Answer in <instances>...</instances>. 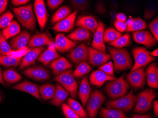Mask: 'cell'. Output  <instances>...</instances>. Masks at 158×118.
Wrapping results in <instances>:
<instances>
[{"label": "cell", "instance_id": "cell-1", "mask_svg": "<svg viewBox=\"0 0 158 118\" xmlns=\"http://www.w3.org/2000/svg\"><path fill=\"white\" fill-rule=\"evenodd\" d=\"M109 53L114 61V66L116 71H121L130 69L132 61L130 54L125 49L110 47Z\"/></svg>", "mask_w": 158, "mask_h": 118}, {"label": "cell", "instance_id": "cell-2", "mask_svg": "<svg viewBox=\"0 0 158 118\" xmlns=\"http://www.w3.org/2000/svg\"><path fill=\"white\" fill-rule=\"evenodd\" d=\"M129 85L125 80L124 75L114 80L109 81L106 85V90L107 95L112 100H116L127 95Z\"/></svg>", "mask_w": 158, "mask_h": 118}, {"label": "cell", "instance_id": "cell-3", "mask_svg": "<svg viewBox=\"0 0 158 118\" xmlns=\"http://www.w3.org/2000/svg\"><path fill=\"white\" fill-rule=\"evenodd\" d=\"M20 23L28 30L33 31L36 25L35 17L31 4L12 9Z\"/></svg>", "mask_w": 158, "mask_h": 118}, {"label": "cell", "instance_id": "cell-4", "mask_svg": "<svg viewBox=\"0 0 158 118\" xmlns=\"http://www.w3.org/2000/svg\"><path fill=\"white\" fill-rule=\"evenodd\" d=\"M54 80L70 93L72 97L76 98L78 85L73 76L72 70L69 69L63 72L58 76H56Z\"/></svg>", "mask_w": 158, "mask_h": 118}, {"label": "cell", "instance_id": "cell-5", "mask_svg": "<svg viewBox=\"0 0 158 118\" xmlns=\"http://www.w3.org/2000/svg\"><path fill=\"white\" fill-rule=\"evenodd\" d=\"M156 97V92L152 88L146 89L139 93L136 98L135 112L138 113L147 112L151 107L152 101Z\"/></svg>", "mask_w": 158, "mask_h": 118}, {"label": "cell", "instance_id": "cell-6", "mask_svg": "<svg viewBox=\"0 0 158 118\" xmlns=\"http://www.w3.org/2000/svg\"><path fill=\"white\" fill-rule=\"evenodd\" d=\"M136 102V97L131 90L128 94L123 97L108 101L106 103L107 109H116L124 111L126 112H130L134 107Z\"/></svg>", "mask_w": 158, "mask_h": 118}, {"label": "cell", "instance_id": "cell-7", "mask_svg": "<svg viewBox=\"0 0 158 118\" xmlns=\"http://www.w3.org/2000/svg\"><path fill=\"white\" fill-rule=\"evenodd\" d=\"M135 64L131 71L139 68L145 67L146 65L155 61V59L150 55V53L143 47H136L132 50Z\"/></svg>", "mask_w": 158, "mask_h": 118}, {"label": "cell", "instance_id": "cell-8", "mask_svg": "<svg viewBox=\"0 0 158 118\" xmlns=\"http://www.w3.org/2000/svg\"><path fill=\"white\" fill-rule=\"evenodd\" d=\"M105 100L104 95L99 90L92 92L86 108L89 118H96L99 108Z\"/></svg>", "mask_w": 158, "mask_h": 118}, {"label": "cell", "instance_id": "cell-9", "mask_svg": "<svg viewBox=\"0 0 158 118\" xmlns=\"http://www.w3.org/2000/svg\"><path fill=\"white\" fill-rule=\"evenodd\" d=\"M145 71L143 68H139L131 71L127 76L128 83L135 89L143 87L145 86Z\"/></svg>", "mask_w": 158, "mask_h": 118}, {"label": "cell", "instance_id": "cell-10", "mask_svg": "<svg viewBox=\"0 0 158 118\" xmlns=\"http://www.w3.org/2000/svg\"><path fill=\"white\" fill-rule=\"evenodd\" d=\"M89 62L93 67L102 66L110 60V54L103 53L91 47H88Z\"/></svg>", "mask_w": 158, "mask_h": 118}, {"label": "cell", "instance_id": "cell-11", "mask_svg": "<svg viewBox=\"0 0 158 118\" xmlns=\"http://www.w3.org/2000/svg\"><path fill=\"white\" fill-rule=\"evenodd\" d=\"M68 56L75 63L86 62L89 59L88 47L85 44H81L71 50Z\"/></svg>", "mask_w": 158, "mask_h": 118}, {"label": "cell", "instance_id": "cell-12", "mask_svg": "<svg viewBox=\"0 0 158 118\" xmlns=\"http://www.w3.org/2000/svg\"><path fill=\"white\" fill-rule=\"evenodd\" d=\"M23 73L28 78L37 81H44L50 78L48 71L42 66L30 67L25 70Z\"/></svg>", "mask_w": 158, "mask_h": 118}, {"label": "cell", "instance_id": "cell-13", "mask_svg": "<svg viewBox=\"0 0 158 118\" xmlns=\"http://www.w3.org/2000/svg\"><path fill=\"white\" fill-rule=\"evenodd\" d=\"M133 36L136 42L144 45L148 48L153 47L157 43L156 39L149 31L134 32L133 33Z\"/></svg>", "mask_w": 158, "mask_h": 118}, {"label": "cell", "instance_id": "cell-14", "mask_svg": "<svg viewBox=\"0 0 158 118\" xmlns=\"http://www.w3.org/2000/svg\"><path fill=\"white\" fill-rule=\"evenodd\" d=\"M104 25L102 22L99 21L98 23L97 29L94 35L93 41L91 44V48L102 51L103 53H106V47L104 41Z\"/></svg>", "mask_w": 158, "mask_h": 118}, {"label": "cell", "instance_id": "cell-15", "mask_svg": "<svg viewBox=\"0 0 158 118\" xmlns=\"http://www.w3.org/2000/svg\"><path fill=\"white\" fill-rule=\"evenodd\" d=\"M34 10L41 31H43L45 28L48 18V11L46 9L44 1H35Z\"/></svg>", "mask_w": 158, "mask_h": 118}, {"label": "cell", "instance_id": "cell-16", "mask_svg": "<svg viewBox=\"0 0 158 118\" xmlns=\"http://www.w3.org/2000/svg\"><path fill=\"white\" fill-rule=\"evenodd\" d=\"M55 43L56 49L61 53L68 52L76 46L74 42L62 33L57 35L55 39Z\"/></svg>", "mask_w": 158, "mask_h": 118}, {"label": "cell", "instance_id": "cell-17", "mask_svg": "<svg viewBox=\"0 0 158 118\" xmlns=\"http://www.w3.org/2000/svg\"><path fill=\"white\" fill-rule=\"evenodd\" d=\"M45 47H43L32 48L30 51L24 56L23 61L20 63L19 70H23L30 66L35 64V61L38 59L41 53L43 51Z\"/></svg>", "mask_w": 158, "mask_h": 118}, {"label": "cell", "instance_id": "cell-18", "mask_svg": "<svg viewBox=\"0 0 158 118\" xmlns=\"http://www.w3.org/2000/svg\"><path fill=\"white\" fill-rule=\"evenodd\" d=\"M77 10L71 13L69 16L57 23L53 27L54 31L56 32H69L73 28L77 16Z\"/></svg>", "mask_w": 158, "mask_h": 118}, {"label": "cell", "instance_id": "cell-19", "mask_svg": "<svg viewBox=\"0 0 158 118\" xmlns=\"http://www.w3.org/2000/svg\"><path fill=\"white\" fill-rule=\"evenodd\" d=\"M48 48L43 51L40 55L38 60L40 63L46 66L54 60L59 58L60 55L56 51L55 43L54 41L49 45Z\"/></svg>", "mask_w": 158, "mask_h": 118}, {"label": "cell", "instance_id": "cell-20", "mask_svg": "<svg viewBox=\"0 0 158 118\" xmlns=\"http://www.w3.org/2000/svg\"><path fill=\"white\" fill-rule=\"evenodd\" d=\"M75 25L83 27L94 34L98 26L96 18L92 16H82L78 18Z\"/></svg>", "mask_w": 158, "mask_h": 118}, {"label": "cell", "instance_id": "cell-21", "mask_svg": "<svg viewBox=\"0 0 158 118\" xmlns=\"http://www.w3.org/2000/svg\"><path fill=\"white\" fill-rule=\"evenodd\" d=\"M72 67V64L64 57L54 60L49 65V67L52 70L56 76H58L61 73L71 69Z\"/></svg>", "mask_w": 158, "mask_h": 118}, {"label": "cell", "instance_id": "cell-22", "mask_svg": "<svg viewBox=\"0 0 158 118\" xmlns=\"http://www.w3.org/2000/svg\"><path fill=\"white\" fill-rule=\"evenodd\" d=\"M116 79V77L107 75L99 70L92 72L89 76V81L91 84L98 87H102L106 81L114 80Z\"/></svg>", "mask_w": 158, "mask_h": 118}, {"label": "cell", "instance_id": "cell-23", "mask_svg": "<svg viewBox=\"0 0 158 118\" xmlns=\"http://www.w3.org/2000/svg\"><path fill=\"white\" fill-rule=\"evenodd\" d=\"M31 36L29 32L24 31L11 40L10 41L11 48L14 50H17L25 47L30 42Z\"/></svg>", "mask_w": 158, "mask_h": 118}, {"label": "cell", "instance_id": "cell-24", "mask_svg": "<svg viewBox=\"0 0 158 118\" xmlns=\"http://www.w3.org/2000/svg\"><path fill=\"white\" fill-rule=\"evenodd\" d=\"M12 88L26 92L39 100H40V96L39 94V87L37 84L25 80L14 86Z\"/></svg>", "mask_w": 158, "mask_h": 118}, {"label": "cell", "instance_id": "cell-25", "mask_svg": "<svg viewBox=\"0 0 158 118\" xmlns=\"http://www.w3.org/2000/svg\"><path fill=\"white\" fill-rule=\"evenodd\" d=\"M146 81L147 85L153 88L158 87V68L156 63H152L146 70Z\"/></svg>", "mask_w": 158, "mask_h": 118}, {"label": "cell", "instance_id": "cell-26", "mask_svg": "<svg viewBox=\"0 0 158 118\" xmlns=\"http://www.w3.org/2000/svg\"><path fill=\"white\" fill-rule=\"evenodd\" d=\"M91 87L87 77L85 76L81 80L79 87V96L81 100L83 107H85L86 103L91 95Z\"/></svg>", "mask_w": 158, "mask_h": 118}, {"label": "cell", "instance_id": "cell-27", "mask_svg": "<svg viewBox=\"0 0 158 118\" xmlns=\"http://www.w3.org/2000/svg\"><path fill=\"white\" fill-rule=\"evenodd\" d=\"M53 42V41L47 34L42 33H38L31 38L28 43V47L35 48L49 46Z\"/></svg>", "mask_w": 158, "mask_h": 118}, {"label": "cell", "instance_id": "cell-28", "mask_svg": "<svg viewBox=\"0 0 158 118\" xmlns=\"http://www.w3.org/2000/svg\"><path fill=\"white\" fill-rule=\"evenodd\" d=\"M69 95V93L59 83L56 86V91L52 101L50 102V104L56 106H60L65 101Z\"/></svg>", "mask_w": 158, "mask_h": 118}, {"label": "cell", "instance_id": "cell-29", "mask_svg": "<svg viewBox=\"0 0 158 118\" xmlns=\"http://www.w3.org/2000/svg\"><path fill=\"white\" fill-rule=\"evenodd\" d=\"M56 86L53 84H47L42 85L39 87L40 96L43 100L53 99L56 91Z\"/></svg>", "mask_w": 158, "mask_h": 118}, {"label": "cell", "instance_id": "cell-30", "mask_svg": "<svg viewBox=\"0 0 158 118\" xmlns=\"http://www.w3.org/2000/svg\"><path fill=\"white\" fill-rule=\"evenodd\" d=\"M20 32V27L17 22L12 20L7 27L2 30V35L5 39H8L13 36H16Z\"/></svg>", "mask_w": 158, "mask_h": 118}, {"label": "cell", "instance_id": "cell-31", "mask_svg": "<svg viewBox=\"0 0 158 118\" xmlns=\"http://www.w3.org/2000/svg\"><path fill=\"white\" fill-rule=\"evenodd\" d=\"M2 78L5 81L10 84L17 83L22 79L21 75L13 68L5 70L2 73Z\"/></svg>", "mask_w": 158, "mask_h": 118}, {"label": "cell", "instance_id": "cell-32", "mask_svg": "<svg viewBox=\"0 0 158 118\" xmlns=\"http://www.w3.org/2000/svg\"><path fill=\"white\" fill-rule=\"evenodd\" d=\"M90 32L83 27H79L68 35V38L76 41H84L90 38Z\"/></svg>", "mask_w": 158, "mask_h": 118}, {"label": "cell", "instance_id": "cell-33", "mask_svg": "<svg viewBox=\"0 0 158 118\" xmlns=\"http://www.w3.org/2000/svg\"><path fill=\"white\" fill-rule=\"evenodd\" d=\"M100 114L103 118H128L123 111L118 109L102 108Z\"/></svg>", "mask_w": 158, "mask_h": 118}, {"label": "cell", "instance_id": "cell-34", "mask_svg": "<svg viewBox=\"0 0 158 118\" xmlns=\"http://www.w3.org/2000/svg\"><path fill=\"white\" fill-rule=\"evenodd\" d=\"M67 103V105L73 110L80 118H88V114L83 109V107L79 102L72 98H69Z\"/></svg>", "mask_w": 158, "mask_h": 118}, {"label": "cell", "instance_id": "cell-35", "mask_svg": "<svg viewBox=\"0 0 158 118\" xmlns=\"http://www.w3.org/2000/svg\"><path fill=\"white\" fill-rule=\"evenodd\" d=\"M71 10L68 6H62L57 10L52 18V22L58 23L69 16L71 14Z\"/></svg>", "mask_w": 158, "mask_h": 118}, {"label": "cell", "instance_id": "cell-36", "mask_svg": "<svg viewBox=\"0 0 158 118\" xmlns=\"http://www.w3.org/2000/svg\"><path fill=\"white\" fill-rule=\"evenodd\" d=\"M23 60V58H16L10 56L0 55V64L5 67H17Z\"/></svg>", "mask_w": 158, "mask_h": 118}, {"label": "cell", "instance_id": "cell-37", "mask_svg": "<svg viewBox=\"0 0 158 118\" xmlns=\"http://www.w3.org/2000/svg\"><path fill=\"white\" fill-rule=\"evenodd\" d=\"M147 27V25L144 20L140 18H134L132 23L127 26L126 32H136L143 31Z\"/></svg>", "mask_w": 158, "mask_h": 118}, {"label": "cell", "instance_id": "cell-38", "mask_svg": "<svg viewBox=\"0 0 158 118\" xmlns=\"http://www.w3.org/2000/svg\"><path fill=\"white\" fill-rule=\"evenodd\" d=\"M131 38L129 34H126L122 35L119 38L114 41L110 43L109 45L117 48H122L124 47L128 46L131 43Z\"/></svg>", "mask_w": 158, "mask_h": 118}, {"label": "cell", "instance_id": "cell-39", "mask_svg": "<svg viewBox=\"0 0 158 118\" xmlns=\"http://www.w3.org/2000/svg\"><path fill=\"white\" fill-rule=\"evenodd\" d=\"M121 33L113 28L106 29L104 33V43H111L117 40L122 36Z\"/></svg>", "mask_w": 158, "mask_h": 118}, {"label": "cell", "instance_id": "cell-40", "mask_svg": "<svg viewBox=\"0 0 158 118\" xmlns=\"http://www.w3.org/2000/svg\"><path fill=\"white\" fill-rule=\"evenodd\" d=\"M91 71V67L87 62H82L78 65L73 72V75L74 78H80L89 73Z\"/></svg>", "mask_w": 158, "mask_h": 118}, {"label": "cell", "instance_id": "cell-41", "mask_svg": "<svg viewBox=\"0 0 158 118\" xmlns=\"http://www.w3.org/2000/svg\"><path fill=\"white\" fill-rule=\"evenodd\" d=\"M12 50L11 47L2 35V33L0 32V55H6Z\"/></svg>", "mask_w": 158, "mask_h": 118}, {"label": "cell", "instance_id": "cell-42", "mask_svg": "<svg viewBox=\"0 0 158 118\" xmlns=\"http://www.w3.org/2000/svg\"><path fill=\"white\" fill-rule=\"evenodd\" d=\"M13 14L8 11L0 17V29L5 28L10 23L13 19Z\"/></svg>", "mask_w": 158, "mask_h": 118}, {"label": "cell", "instance_id": "cell-43", "mask_svg": "<svg viewBox=\"0 0 158 118\" xmlns=\"http://www.w3.org/2000/svg\"><path fill=\"white\" fill-rule=\"evenodd\" d=\"M71 4L73 8L81 11L84 10L87 8L89 6L88 1L86 0H72L71 1Z\"/></svg>", "mask_w": 158, "mask_h": 118}, {"label": "cell", "instance_id": "cell-44", "mask_svg": "<svg viewBox=\"0 0 158 118\" xmlns=\"http://www.w3.org/2000/svg\"><path fill=\"white\" fill-rule=\"evenodd\" d=\"M158 10V6L156 4L147 5L144 10V18L146 19L152 18Z\"/></svg>", "mask_w": 158, "mask_h": 118}, {"label": "cell", "instance_id": "cell-45", "mask_svg": "<svg viewBox=\"0 0 158 118\" xmlns=\"http://www.w3.org/2000/svg\"><path fill=\"white\" fill-rule=\"evenodd\" d=\"M98 69L109 76H113L114 75V65L112 62H107L106 63L100 66Z\"/></svg>", "mask_w": 158, "mask_h": 118}, {"label": "cell", "instance_id": "cell-46", "mask_svg": "<svg viewBox=\"0 0 158 118\" xmlns=\"http://www.w3.org/2000/svg\"><path fill=\"white\" fill-rule=\"evenodd\" d=\"M30 50L27 47H25L17 50H12L6 55L16 58H23V56H24L30 51Z\"/></svg>", "mask_w": 158, "mask_h": 118}, {"label": "cell", "instance_id": "cell-47", "mask_svg": "<svg viewBox=\"0 0 158 118\" xmlns=\"http://www.w3.org/2000/svg\"><path fill=\"white\" fill-rule=\"evenodd\" d=\"M63 112L67 118H80L66 104H63L62 105Z\"/></svg>", "mask_w": 158, "mask_h": 118}, {"label": "cell", "instance_id": "cell-48", "mask_svg": "<svg viewBox=\"0 0 158 118\" xmlns=\"http://www.w3.org/2000/svg\"><path fill=\"white\" fill-rule=\"evenodd\" d=\"M148 26L150 31L152 33V35L156 39L158 42V18H156L148 24Z\"/></svg>", "mask_w": 158, "mask_h": 118}, {"label": "cell", "instance_id": "cell-49", "mask_svg": "<svg viewBox=\"0 0 158 118\" xmlns=\"http://www.w3.org/2000/svg\"><path fill=\"white\" fill-rule=\"evenodd\" d=\"M47 4L50 9L54 10L61 5L63 2L64 0H48Z\"/></svg>", "mask_w": 158, "mask_h": 118}, {"label": "cell", "instance_id": "cell-50", "mask_svg": "<svg viewBox=\"0 0 158 118\" xmlns=\"http://www.w3.org/2000/svg\"><path fill=\"white\" fill-rule=\"evenodd\" d=\"M114 26L118 29V31L121 33V32H123L126 31L127 25L126 22H123L117 20L114 23Z\"/></svg>", "mask_w": 158, "mask_h": 118}, {"label": "cell", "instance_id": "cell-51", "mask_svg": "<svg viewBox=\"0 0 158 118\" xmlns=\"http://www.w3.org/2000/svg\"><path fill=\"white\" fill-rule=\"evenodd\" d=\"M8 1L7 0H0V15L5 11Z\"/></svg>", "mask_w": 158, "mask_h": 118}, {"label": "cell", "instance_id": "cell-52", "mask_svg": "<svg viewBox=\"0 0 158 118\" xmlns=\"http://www.w3.org/2000/svg\"><path fill=\"white\" fill-rule=\"evenodd\" d=\"M29 2H30L29 0H12L11 2L12 4L15 6H19L26 4Z\"/></svg>", "mask_w": 158, "mask_h": 118}, {"label": "cell", "instance_id": "cell-53", "mask_svg": "<svg viewBox=\"0 0 158 118\" xmlns=\"http://www.w3.org/2000/svg\"><path fill=\"white\" fill-rule=\"evenodd\" d=\"M117 21H121L123 22H126L127 21V17L126 15L123 13H118L116 16Z\"/></svg>", "mask_w": 158, "mask_h": 118}, {"label": "cell", "instance_id": "cell-54", "mask_svg": "<svg viewBox=\"0 0 158 118\" xmlns=\"http://www.w3.org/2000/svg\"><path fill=\"white\" fill-rule=\"evenodd\" d=\"M96 10L98 12H99V13H104L106 11V9L105 8L104 5H103L102 3H98L97 5Z\"/></svg>", "mask_w": 158, "mask_h": 118}, {"label": "cell", "instance_id": "cell-55", "mask_svg": "<svg viewBox=\"0 0 158 118\" xmlns=\"http://www.w3.org/2000/svg\"><path fill=\"white\" fill-rule=\"evenodd\" d=\"M153 109H154V113L156 116L158 115V101L155 100L153 102Z\"/></svg>", "mask_w": 158, "mask_h": 118}, {"label": "cell", "instance_id": "cell-56", "mask_svg": "<svg viewBox=\"0 0 158 118\" xmlns=\"http://www.w3.org/2000/svg\"><path fill=\"white\" fill-rule=\"evenodd\" d=\"M132 118H151L148 115H134L132 116Z\"/></svg>", "mask_w": 158, "mask_h": 118}, {"label": "cell", "instance_id": "cell-57", "mask_svg": "<svg viewBox=\"0 0 158 118\" xmlns=\"http://www.w3.org/2000/svg\"><path fill=\"white\" fill-rule=\"evenodd\" d=\"M150 55L152 56V57H157L158 56V49H156L154 50V51L152 52L151 53H150Z\"/></svg>", "mask_w": 158, "mask_h": 118}, {"label": "cell", "instance_id": "cell-58", "mask_svg": "<svg viewBox=\"0 0 158 118\" xmlns=\"http://www.w3.org/2000/svg\"><path fill=\"white\" fill-rule=\"evenodd\" d=\"M0 83L2 84L3 86H5L4 80L3 79V78H2V70L1 68H0Z\"/></svg>", "mask_w": 158, "mask_h": 118}, {"label": "cell", "instance_id": "cell-59", "mask_svg": "<svg viewBox=\"0 0 158 118\" xmlns=\"http://www.w3.org/2000/svg\"><path fill=\"white\" fill-rule=\"evenodd\" d=\"M1 100V96H0V101Z\"/></svg>", "mask_w": 158, "mask_h": 118}]
</instances>
